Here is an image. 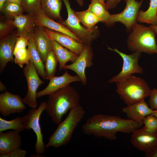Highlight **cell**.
Returning <instances> with one entry per match:
<instances>
[{
    "label": "cell",
    "mask_w": 157,
    "mask_h": 157,
    "mask_svg": "<svg viewBox=\"0 0 157 157\" xmlns=\"http://www.w3.org/2000/svg\"><path fill=\"white\" fill-rule=\"evenodd\" d=\"M20 96L14 94L7 90L0 94V113L6 117L10 114L21 113L26 107Z\"/></svg>",
    "instance_id": "4fadbf2b"
},
{
    "label": "cell",
    "mask_w": 157,
    "mask_h": 157,
    "mask_svg": "<svg viewBox=\"0 0 157 157\" xmlns=\"http://www.w3.org/2000/svg\"><path fill=\"white\" fill-rule=\"evenodd\" d=\"M93 56L91 44H86L83 50L75 61L70 65H66L63 69H69L75 72L80 78L82 84L85 85L87 83L85 69L93 65Z\"/></svg>",
    "instance_id": "7c38bea8"
},
{
    "label": "cell",
    "mask_w": 157,
    "mask_h": 157,
    "mask_svg": "<svg viewBox=\"0 0 157 157\" xmlns=\"http://www.w3.org/2000/svg\"><path fill=\"white\" fill-rule=\"evenodd\" d=\"M151 114L155 115L157 117V110H155V111Z\"/></svg>",
    "instance_id": "f6af8a7d"
},
{
    "label": "cell",
    "mask_w": 157,
    "mask_h": 157,
    "mask_svg": "<svg viewBox=\"0 0 157 157\" xmlns=\"http://www.w3.org/2000/svg\"><path fill=\"white\" fill-rule=\"evenodd\" d=\"M8 129L20 132L25 129L22 117L19 116L10 121H8L0 117V132Z\"/></svg>",
    "instance_id": "f1b7e54d"
},
{
    "label": "cell",
    "mask_w": 157,
    "mask_h": 157,
    "mask_svg": "<svg viewBox=\"0 0 157 157\" xmlns=\"http://www.w3.org/2000/svg\"><path fill=\"white\" fill-rule=\"evenodd\" d=\"M0 11L5 15L14 17L23 14L24 12L21 5L6 2Z\"/></svg>",
    "instance_id": "4dcf8cb0"
},
{
    "label": "cell",
    "mask_w": 157,
    "mask_h": 157,
    "mask_svg": "<svg viewBox=\"0 0 157 157\" xmlns=\"http://www.w3.org/2000/svg\"><path fill=\"white\" fill-rule=\"evenodd\" d=\"M40 0H21V5L24 11L35 13L40 7Z\"/></svg>",
    "instance_id": "d6a6232c"
},
{
    "label": "cell",
    "mask_w": 157,
    "mask_h": 157,
    "mask_svg": "<svg viewBox=\"0 0 157 157\" xmlns=\"http://www.w3.org/2000/svg\"><path fill=\"white\" fill-rule=\"evenodd\" d=\"M144 126L143 127L146 130L151 132H157V117L150 114L147 116L142 121Z\"/></svg>",
    "instance_id": "1f68e13d"
},
{
    "label": "cell",
    "mask_w": 157,
    "mask_h": 157,
    "mask_svg": "<svg viewBox=\"0 0 157 157\" xmlns=\"http://www.w3.org/2000/svg\"><path fill=\"white\" fill-rule=\"evenodd\" d=\"M7 0H0V10H1Z\"/></svg>",
    "instance_id": "7bdbcfd3"
},
{
    "label": "cell",
    "mask_w": 157,
    "mask_h": 157,
    "mask_svg": "<svg viewBox=\"0 0 157 157\" xmlns=\"http://www.w3.org/2000/svg\"><path fill=\"white\" fill-rule=\"evenodd\" d=\"M155 111L149 106L144 100L127 105L122 109V112L129 119L141 122L147 116L152 114Z\"/></svg>",
    "instance_id": "ffe728a7"
},
{
    "label": "cell",
    "mask_w": 157,
    "mask_h": 157,
    "mask_svg": "<svg viewBox=\"0 0 157 157\" xmlns=\"http://www.w3.org/2000/svg\"><path fill=\"white\" fill-rule=\"evenodd\" d=\"M99 1H101L103 2H105V1H106V0H97Z\"/></svg>",
    "instance_id": "bcb514c9"
},
{
    "label": "cell",
    "mask_w": 157,
    "mask_h": 157,
    "mask_svg": "<svg viewBox=\"0 0 157 157\" xmlns=\"http://www.w3.org/2000/svg\"><path fill=\"white\" fill-rule=\"evenodd\" d=\"M35 13L36 17V25L66 34L81 42L67 27L46 16L40 7L35 12Z\"/></svg>",
    "instance_id": "ac0fdd59"
},
{
    "label": "cell",
    "mask_w": 157,
    "mask_h": 157,
    "mask_svg": "<svg viewBox=\"0 0 157 157\" xmlns=\"http://www.w3.org/2000/svg\"><path fill=\"white\" fill-rule=\"evenodd\" d=\"M115 83L116 92L127 105L144 100L151 91L144 79L132 75Z\"/></svg>",
    "instance_id": "5b68a950"
},
{
    "label": "cell",
    "mask_w": 157,
    "mask_h": 157,
    "mask_svg": "<svg viewBox=\"0 0 157 157\" xmlns=\"http://www.w3.org/2000/svg\"><path fill=\"white\" fill-rule=\"evenodd\" d=\"M19 133L14 130L0 132V154H7L20 147L22 140Z\"/></svg>",
    "instance_id": "44dd1931"
},
{
    "label": "cell",
    "mask_w": 157,
    "mask_h": 157,
    "mask_svg": "<svg viewBox=\"0 0 157 157\" xmlns=\"http://www.w3.org/2000/svg\"><path fill=\"white\" fill-rule=\"evenodd\" d=\"M58 60L52 50L48 53L44 63L46 79L49 80L55 76Z\"/></svg>",
    "instance_id": "f546056e"
},
{
    "label": "cell",
    "mask_w": 157,
    "mask_h": 157,
    "mask_svg": "<svg viewBox=\"0 0 157 157\" xmlns=\"http://www.w3.org/2000/svg\"><path fill=\"white\" fill-rule=\"evenodd\" d=\"M52 50L59 63L60 71L63 69L68 61L72 63L75 61L78 56L64 47L54 40L51 39Z\"/></svg>",
    "instance_id": "603a6c76"
},
{
    "label": "cell",
    "mask_w": 157,
    "mask_h": 157,
    "mask_svg": "<svg viewBox=\"0 0 157 157\" xmlns=\"http://www.w3.org/2000/svg\"><path fill=\"white\" fill-rule=\"evenodd\" d=\"M25 150L22 149L20 147L16 148L8 153L0 154V157H25L27 154Z\"/></svg>",
    "instance_id": "e575fe53"
},
{
    "label": "cell",
    "mask_w": 157,
    "mask_h": 157,
    "mask_svg": "<svg viewBox=\"0 0 157 157\" xmlns=\"http://www.w3.org/2000/svg\"><path fill=\"white\" fill-rule=\"evenodd\" d=\"M17 30L1 39L0 41V73L4 71L9 62H14L13 51L17 37Z\"/></svg>",
    "instance_id": "9a60e30c"
},
{
    "label": "cell",
    "mask_w": 157,
    "mask_h": 157,
    "mask_svg": "<svg viewBox=\"0 0 157 157\" xmlns=\"http://www.w3.org/2000/svg\"><path fill=\"white\" fill-rule=\"evenodd\" d=\"M66 7L68 14L65 20L58 21V23L67 27L85 45L91 44L99 36L100 31L97 29L90 31L81 24L71 8L69 0H62Z\"/></svg>",
    "instance_id": "8992f818"
},
{
    "label": "cell",
    "mask_w": 157,
    "mask_h": 157,
    "mask_svg": "<svg viewBox=\"0 0 157 157\" xmlns=\"http://www.w3.org/2000/svg\"><path fill=\"white\" fill-rule=\"evenodd\" d=\"M131 140L133 145L146 156L157 150V132H150L141 127L132 133Z\"/></svg>",
    "instance_id": "8fae6325"
},
{
    "label": "cell",
    "mask_w": 157,
    "mask_h": 157,
    "mask_svg": "<svg viewBox=\"0 0 157 157\" xmlns=\"http://www.w3.org/2000/svg\"><path fill=\"white\" fill-rule=\"evenodd\" d=\"M88 9L97 17L99 22L105 23L110 15L106 8L105 3L97 0H91Z\"/></svg>",
    "instance_id": "83f0119b"
},
{
    "label": "cell",
    "mask_w": 157,
    "mask_h": 157,
    "mask_svg": "<svg viewBox=\"0 0 157 157\" xmlns=\"http://www.w3.org/2000/svg\"><path fill=\"white\" fill-rule=\"evenodd\" d=\"M23 72L28 87L27 94L23 99V102L31 108H37L38 105L36 100L37 90L40 85L44 82L40 78L35 66L30 61L26 65Z\"/></svg>",
    "instance_id": "30bf717a"
},
{
    "label": "cell",
    "mask_w": 157,
    "mask_h": 157,
    "mask_svg": "<svg viewBox=\"0 0 157 157\" xmlns=\"http://www.w3.org/2000/svg\"><path fill=\"white\" fill-rule=\"evenodd\" d=\"M147 157H157V150L153 153L146 156Z\"/></svg>",
    "instance_id": "60d3db41"
},
{
    "label": "cell",
    "mask_w": 157,
    "mask_h": 157,
    "mask_svg": "<svg viewBox=\"0 0 157 157\" xmlns=\"http://www.w3.org/2000/svg\"><path fill=\"white\" fill-rule=\"evenodd\" d=\"M6 2L14 3L21 5V0H7Z\"/></svg>",
    "instance_id": "f35d334b"
},
{
    "label": "cell",
    "mask_w": 157,
    "mask_h": 157,
    "mask_svg": "<svg viewBox=\"0 0 157 157\" xmlns=\"http://www.w3.org/2000/svg\"><path fill=\"white\" fill-rule=\"evenodd\" d=\"M121 1V0H106L105 3L106 9L108 10L115 8Z\"/></svg>",
    "instance_id": "8d00e7d4"
},
{
    "label": "cell",
    "mask_w": 157,
    "mask_h": 157,
    "mask_svg": "<svg viewBox=\"0 0 157 157\" xmlns=\"http://www.w3.org/2000/svg\"><path fill=\"white\" fill-rule=\"evenodd\" d=\"M30 36H21L17 38L13 51L14 62L21 68L30 61L31 55L28 48H26Z\"/></svg>",
    "instance_id": "7402d4cb"
},
{
    "label": "cell",
    "mask_w": 157,
    "mask_h": 157,
    "mask_svg": "<svg viewBox=\"0 0 157 157\" xmlns=\"http://www.w3.org/2000/svg\"><path fill=\"white\" fill-rule=\"evenodd\" d=\"M11 20L17 28V37L29 36L32 33L36 25L35 13H27L15 16Z\"/></svg>",
    "instance_id": "d6986e66"
},
{
    "label": "cell",
    "mask_w": 157,
    "mask_h": 157,
    "mask_svg": "<svg viewBox=\"0 0 157 157\" xmlns=\"http://www.w3.org/2000/svg\"><path fill=\"white\" fill-rule=\"evenodd\" d=\"M32 34L35 46L44 63L48 53L52 50L51 40L41 26L36 25Z\"/></svg>",
    "instance_id": "5bb4252c"
},
{
    "label": "cell",
    "mask_w": 157,
    "mask_h": 157,
    "mask_svg": "<svg viewBox=\"0 0 157 157\" xmlns=\"http://www.w3.org/2000/svg\"><path fill=\"white\" fill-rule=\"evenodd\" d=\"M107 49L117 53L122 58L123 64L121 71L117 75L109 79V83L121 81L134 73L142 74L143 69L138 64V60L141 56L139 52H133L128 54L119 50L116 48L113 49L107 46Z\"/></svg>",
    "instance_id": "9c48e42d"
},
{
    "label": "cell",
    "mask_w": 157,
    "mask_h": 157,
    "mask_svg": "<svg viewBox=\"0 0 157 157\" xmlns=\"http://www.w3.org/2000/svg\"><path fill=\"white\" fill-rule=\"evenodd\" d=\"M76 1L78 4L80 6L82 7L84 5L83 0H74Z\"/></svg>",
    "instance_id": "b9f144b4"
},
{
    "label": "cell",
    "mask_w": 157,
    "mask_h": 157,
    "mask_svg": "<svg viewBox=\"0 0 157 157\" xmlns=\"http://www.w3.org/2000/svg\"><path fill=\"white\" fill-rule=\"evenodd\" d=\"M30 157H46V156L41 155V154H33Z\"/></svg>",
    "instance_id": "ee69618b"
},
{
    "label": "cell",
    "mask_w": 157,
    "mask_h": 157,
    "mask_svg": "<svg viewBox=\"0 0 157 157\" xmlns=\"http://www.w3.org/2000/svg\"><path fill=\"white\" fill-rule=\"evenodd\" d=\"M6 85L1 81H0V91L2 92L6 90Z\"/></svg>",
    "instance_id": "74e56055"
},
{
    "label": "cell",
    "mask_w": 157,
    "mask_h": 157,
    "mask_svg": "<svg viewBox=\"0 0 157 157\" xmlns=\"http://www.w3.org/2000/svg\"><path fill=\"white\" fill-rule=\"evenodd\" d=\"M149 6L145 11L140 10L137 18V22L157 25V0H149Z\"/></svg>",
    "instance_id": "d4e9b609"
},
{
    "label": "cell",
    "mask_w": 157,
    "mask_h": 157,
    "mask_svg": "<svg viewBox=\"0 0 157 157\" xmlns=\"http://www.w3.org/2000/svg\"><path fill=\"white\" fill-rule=\"evenodd\" d=\"M27 48L29 52L31 58L30 61L35 66L37 72L44 80L46 79L44 63L35 46L33 42L32 33L30 35L27 45Z\"/></svg>",
    "instance_id": "484cf974"
},
{
    "label": "cell",
    "mask_w": 157,
    "mask_h": 157,
    "mask_svg": "<svg viewBox=\"0 0 157 157\" xmlns=\"http://www.w3.org/2000/svg\"><path fill=\"white\" fill-rule=\"evenodd\" d=\"M85 111L80 105L70 110L65 120L58 125L50 137L46 148L49 147L58 148L64 146L70 141L74 132L84 117Z\"/></svg>",
    "instance_id": "3957f363"
},
{
    "label": "cell",
    "mask_w": 157,
    "mask_h": 157,
    "mask_svg": "<svg viewBox=\"0 0 157 157\" xmlns=\"http://www.w3.org/2000/svg\"><path fill=\"white\" fill-rule=\"evenodd\" d=\"M62 1V0H40V7L47 17L54 20L61 21L63 20L60 13Z\"/></svg>",
    "instance_id": "cb8c5ba5"
},
{
    "label": "cell",
    "mask_w": 157,
    "mask_h": 157,
    "mask_svg": "<svg viewBox=\"0 0 157 157\" xmlns=\"http://www.w3.org/2000/svg\"><path fill=\"white\" fill-rule=\"evenodd\" d=\"M142 122L118 116L95 114L88 118L82 126L85 134L110 140H116L119 132L130 133L141 127Z\"/></svg>",
    "instance_id": "6da1fadb"
},
{
    "label": "cell",
    "mask_w": 157,
    "mask_h": 157,
    "mask_svg": "<svg viewBox=\"0 0 157 157\" xmlns=\"http://www.w3.org/2000/svg\"><path fill=\"white\" fill-rule=\"evenodd\" d=\"M124 0L126 2L124 10L119 13L110 15L105 24L108 27H110L115 22H120L125 26L126 32L130 33L138 22V14L144 0L140 1L136 0Z\"/></svg>",
    "instance_id": "52a82bcc"
},
{
    "label": "cell",
    "mask_w": 157,
    "mask_h": 157,
    "mask_svg": "<svg viewBox=\"0 0 157 157\" xmlns=\"http://www.w3.org/2000/svg\"><path fill=\"white\" fill-rule=\"evenodd\" d=\"M74 14L79 21L90 31L98 28L95 25L99 21L97 17L88 9L80 11H74Z\"/></svg>",
    "instance_id": "4316f807"
},
{
    "label": "cell",
    "mask_w": 157,
    "mask_h": 157,
    "mask_svg": "<svg viewBox=\"0 0 157 157\" xmlns=\"http://www.w3.org/2000/svg\"><path fill=\"white\" fill-rule=\"evenodd\" d=\"M44 28L50 39L55 40L77 55H79L84 49L85 45L68 35Z\"/></svg>",
    "instance_id": "e0dca14e"
},
{
    "label": "cell",
    "mask_w": 157,
    "mask_h": 157,
    "mask_svg": "<svg viewBox=\"0 0 157 157\" xmlns=\"http://www.w3.org/2000/svg\"><path fill=\"white\" fill-rule=\"evenodd\" d=\"M16 27L13 24L11 20L1 21L0 22V38L1 39L13 32Z\"/></svg>",
    "instance_id": "836d02e7"
},
{
    "label": "cell",
    "mask_w": 157,
    "mask_h": 157,
    "mask_svg": "<svg viewBox=\"0 0 157 157\" xmlns=\"http://www.w3.org/2000/svg\"><path fill=\"white\" fill-rule=\"evenodd\" d=\"M47 105V101H42L37 108H32L29 110L27 114L22 117L25 129H31L36 134V140L35 147L36 154H43L46 149L39 121L40 115L45 110Z\"/></svg>",
    "instance_id": "ba28073f"
},
{
    "label": "cell",
    "mask_w": 157,
    "mask_h": 157,
    "mask_svg": "<svg viewBox=\"0 0 157 157\" xmlns=\"http://www.w3.org/2000/svg\"><path fill=\"white\" fill-rule=\"evenodd\" d=\"M150 26L153 29L157 35V25H150ZM156 42L157 45V37L156 39Z\"/></svg>",
    "instance_id": "ab89813d"
},
{
    "label": "cell",
    "mask_w": 157,
    "mask_h": 157,
    "mask_svg": "<svg viewBox=\"0 0 157 157\" xmlns=\"http://www.w3.org/2000/svg\"><path fill=\"white\" fill-rule=\"evenodd\" d=\"M47 86L43 90L37 92V98L49 95L63 87L72 82H81L79 76L77 75H72L67 71L60 76H54L49 80Z\"/></svg>",
    "instance_id": "2e32d148"
},
{
    "label": "cell",
    "mask_w": 157,
    "mask_h": 157,
    "mask_svg": "<svg viewBox=\"0 0 157 157\" xmlns=\"http://www.w3.org/2000/svg\"><path fill=\"white\" fill-rule=\"evenodd\" d=\"M156 34L150 26L136 23L127 37L128 49L132 52H143L149 55L157 54Z\"/></svg>",
    "instance_id": "277c9868"
},
{
    "label": "cell",
    "mask_w": 157,
    "mask_h": 157,
    "mask_svg": "<svg viewBox=\"0 0 157 157\" xmlns=\"http://www.w3.org/2000/svg\"><path fill=\"white\" fill-rule=\"evenodd\" d=\"M48 95L44 110L57 124L62 122L63 116L69 110L80 105L79 93L69 85Z\"/></svg>",
    "instance_id": "7a4b0ae2"
},
{
    "label": "cell",
    "mask_w": 157,
    "mask_h": 157,
    "mask_svg": "<svg viewBox=\"0 0 157 157\" xmlns=\"http://www.w3.org/2000/svg\"><path fill=\"white\" fill-rule=\"evenodd\" d=\"M149 96V103L150 107L154 110H157V88H154L151 89Z\"/></svg>",
    "instance_id": "d590c367"
}]
</instances>
